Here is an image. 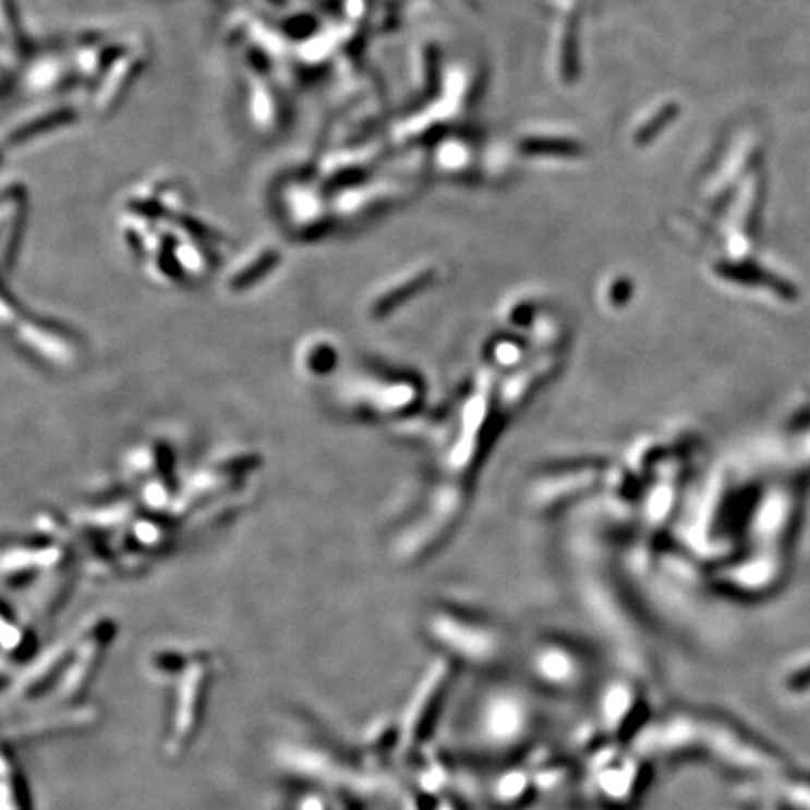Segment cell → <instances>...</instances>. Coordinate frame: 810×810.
I'll return each mask as SVG.
<instances>
[{
    "label": "cell",
    "mask_w": 810,
    "mask_h": 810,
    "mask_svg": "<svg viewBox=\"0 0 810 810\" xmlns=\"http://www.w3.org/2000/svg\"><path fill=\"white\" fill-rule=\"evenodd\" d=\"M676 726L685 745H700L703 754L730 770L757 777L783 773V758L739 724L718 717H690L677 718Z\"/></svg>",
    "instance_id": "6da1fadb"
},
{
    "label": "cell",
    "mask_w": 810,
    "mask_h": 810,
    "mask_svg": "<svg viewBox=\"0 0 810 810\" xmlns=\"http://www.w3.org/2000/svg\"><path fill=\"white\" fill-rule=\"evenodd\" d=\"M781 687L790 697H809L810 694V651L797 656L784 668Z\"/></svg>",
    "instance_id": "7a4b0ae2"
},
{
    "label": "cell",
    "mask_w": 810,
    "mask_h": 810,
    "mask_svg": "<svg viewBox=\"0 0 810 810\" xmlns=\"http://www.w3.org/2000/svg\"><path fill=\"white\" fill-rule=\"evenodd\" d=\"M760 810H784V809H781V807H777V805L771 803V805H767V807H764V809H760Z\"/></svg>",
    "instance_id": "3957f363"
}]
</instances>
